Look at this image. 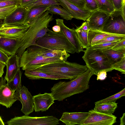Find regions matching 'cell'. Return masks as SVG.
Segmentation results:
<instances>
[{"label":"cell","instance_id":"obj_1","mask_svg":"<svg viewBox=\"0 0 125 125\" xmlns=\"http://www.w3.org/2000/svg\"><path fill=\"white\" fill-rule=\"evenodd\" d=\"M94 75L90 68L76 78L68 81H60L54 84L51 89L54 100L63 101L75 94L85 91L89 88L90 79Z\"/></svg>","mask_w":125,"mask_h":125},{"label":"cell","instance_id":"obj_2","mask_svg":"<svg viewBox=\"0 0 125 125\" xmlns=\"http://www.w3.org/2000/svg\"><path fill=\"white\" fill-rule=\"evenodd\" d=\"M47 10L30 23L26 31L20 39L19 48L16 54L20 58L26 48L36 45L38 38L45 35L47 32L50 22L53 19L52 14Z\"/></svg>","mask_w":125,"mask_h":125},{"label":"cell","instance_id":"obj_3","mask_svg":"<svg viewBox=\"0 0 125 125\" xmlns=\"http://www.w3.org/2000/svg\"><path fill=\"white\" fill-rule=\"evenodd\" d=\"M88 69L86 65H82L66 60L45 65L34 70L49 74L66 77L71 80L76 78Z\"/></svg>","mask_w":125,"mask_h":125},{"label":"cell","instance_id":"obj_4","mask_svg":"<svg viewBox=\"0 0 125 125\" xmlns=\"http://www.w3.org/2000/svg\"><path fill=\"white\" fill-rule=\"evenodd\" d=\"M36 42L37 45L48 49L65 50L72 54L76 52L74 46L61 31L56 32L49 29L46 33Z\"/></svg>","mask_w":125,"mask_h":125},{"label":"cell","instance_id":"obj_5","mask_svg":"<svg viewBox=\"0 0 125 125\" xmlns=\"http://www.w3.org/2000/svg\"><path fill=\"white\" fill-rule=\"evenodd\" d=\"M83 51L84 54L82 58L94 74L97 75L98 72L103 70L107 72L113 70L112 65L102 50L92 49L89 47Z\"/></svg>","mask_w":125,"mask_h":125},{"label":"cell","instance_id":"obj_6","mask_svg":"<svg viewBox=\"0 0 125 125\" xmlns=\"http://www.w3.org/2000/svg\"><path fill=\"white\" fill-rule=\"evenodd\" d=\"M20 59V66L23 70H34L47 64L66 61L62 58L43 56L39 54L30 46L24 51Z\"/></svg>","mask_w":125,"mask_h":125},{"label":"cell","instance_id":"obj_7","mask_svg":"<svg viewBox=\"0 0 125 125\" xmlns=\"http://www.w3.org/2000/svg\"><path fill=\"white\" fill-rule=\"evenodd\" d=\"M125 7L122 10H115L111 13L101 31L125 35Z\"/></svg>","mask_w":125,"mask_h":125},{"label":"cell","instance_id":"obj_8","mask_svg":"<svg viewBox=\"0 0 125 125\" xmlns=\"http://www.w3.org/2000/svg\"><path fill=\"white\" fill-rule=\"evenodd\" d=\"M59 121L53 116L33 117L25 115L15 116L6 123L8 125H56L59 124Z\"/></svg>","mask_w":125,"mask_h":125},{"label":"cell","instance_id":"obj_9","mask_svg":"<svg viewBox=\"0 0 125 125\" xmlns=\"http://www.w3.org/2000/svg\"><path fill=\"white\" fill-rule=\"evenodd\" d=\"M82 125H112L116 122V117L91 110Z\"/></svg>","mask_w":125,"mask_h":125},{"label":"cell","instance_id":"obj_10","mask_svg":"<svg viewBox=\"0 0 125 125\" xmlns=\"http://www.w3.org/2000/svg\"><path fill=\"white\" fill-rule=\"evenodd\" d=\"M0 80V104L7 108H10L18 100L15 92L6 83V80L2 76Z\"/></svg>","mask_w":125,"mask_h":125},{"label":"cell","instance_id":"obj_11","mask_svg":"<svg viewBox=\"0 0 125 125\" xmlns=\"http://www.w3.org/2000/svg\"><path fill=\"white\" fill-rule=\"evenodd\" d=\"M18 100L22 105L21 111L25 115H28L34 110L33 97L28 89L24 85L15 92Z\"/></svg>","mask_w":125,"mask_h":125},{"label":"cell","instance_id":"obj_12","mask_svg":"<svg viewBox=\"0 0 125 125\" xmlns=\"http://www.w3.org/2000/svg\"><path fill=\"white\" fill-rule=\"evenodd\" d=\"M110 14L98 9L91 12L86 21L90 29L101 31Z\"/></svg>","mask_w":125,"mask_h":125},{"label":"cell","instance_id":"obj_13","mask_svg":"<svg viewBox=\"0 0 125 125\" xmlns=\"http://www.w3.org/2000/svg\"><path fill=\"white\" fill-rule=\"evenodd\" d=\"M29 27L23 24H3L0 29V36L20 39Z\"/></svg>","mask_w":125,"mask_h":125},{"label":"cell","instance_id":"obj_14","mask_svg":"<svg viewBox=\"0 0 125 125\" xmlns=\"http://www.w3.org/2000/svg\"><path fill=\"white\" fill-rule=\"evenodd\" d=\"M55 21L56 25L60 27L61 31L75 47L76 52L79 53L83 51L75 29H70L67 27L62 19H57Z\"/></svg>","mask_w":125,"mask_h":125},{"label":"cell","instance_id":"obj_15","mask_svg":"<svg viewBox=\"0 0 125 125\" xmlns=\"http://www.w3.org/2000/svg\"><path fill=\"white\" fill-rule=\"evenodd\" d=\"M34 110L36 112L45 111L54 103V99L51 93H45L33 97Z\"/></svg>","mask_w":125,"mask_h":125},{"label":"cell","instance_id":"obj_16","mask_svg":"<svg viewBox=\"0 0 125 125\" xmlns=\"http://www.w3.org/2000/svg\"><path fill=\"white\" fill-rule=\"evenodd\" d=\"M61 6L72 16L73 18L86 21L92 12L87 9L81 8L66 0H58Z\"/></svg>","mask_w":125,"mask_h":125},{"label":"cell","instance_id":"obj_17","mask_svg":"<svg viewBox=\"0 0 125 125\" xmlns=\"http://www.w3.org/2000/svg\"><path fill=\"white\" fill-rule=\"evenodd\" d=\"M89 114L88 112H63L59 120L66 125H82Z\"/></svg>","mask_w":125,"mask_h":125},{"label":"cell","instance_id":"obj_18","mask_svg":"<svg viewBox=\"0 0 125 125\" xmlns=\"http://www.w3.org/2000/svg\"><path fill=\"white\" fill-rule=\"evenodd\" d=\"M30 46L40 55L47 58H62L66 61L70 56V55L65 50L48 49L37 44Z\"/></svg>","mask_w":125,"mask_h":125},{"label":"cell","instance_id":"obj_19","mask_svg":"<svg viewBox=\"0 0 125 125\" xmlns=\"http://www.w3.org/2000/svg\"><path fill=\"white\" fill-rule=\"evenodd\" d=\"M20 39L1 36L0 39V50L7 55L15 54L19 48Z\"/></svg>","mask_w":125,"mask_h":125},{"label":"cell","instance_id":"obj_20","mask_svg":"<svg viewBox=\"0 0 125 125\" xmlns=\"http://www.w3.org/2000/svg\"><path fill=\"white\" fill-rule=\"evenodd\" d=\"M19 59L20 58L16 53L9 57L6 64L7 71L4 77L7 83L12 80L18 70L20 69Z\"/></svg>","mask_w":125,"mask_h":125},{"label":"cell","instance_id":"obj_21","mask_svg":"<svg viewBox=\"0 0 125 125\" xmlns=\"http://www.w3.org/2000/svg\"><path fill=\"white\" fill-rule=\"evenodd\" d=\"M27 10L20 6L4 19V24H23L24 23Z\"/></svg>","mask_w":125,"mask_h":125},{"label":"cell","instance_id":"obj_22","mask_svg":"<svg viewBox=\"0 0 125 125\" xmlns=\"http://www.w3.org/2000/svg\"><path fill=\"white\" fill-rule=\"evenodd\" d=\"M24 74L29 79L31 80L42 79L58 80L60 79H69L66 77L49 74L35 70H25Z\"/></svg>","mask_w":125,"mask_h":125},{"label":"cell","instance_id":"obj_23","mask_svg":"<svg viewBox=\"0 0 125 125\" xmlns=\"http://www.w3.org/2000/svg\"><path fill=\"white\" fill-rule=\"evenodd\" d=\"M49 7L39 6L31 8L27 10L23 24L29 26L30 23L47 10Z\"/></svg>","mask_w":125,"mask_h":125},{"label":"cell","instance_id":"obj_24","mask_svg":"<svg viewBox=\"0 0 125 125\" xmlns=\"http://www.w3.org/2000/svg\"><path fill=\"white\" fill-rule=\"evenodd\" d=\"M90 29L86 21L80 27L75 29L79 41L83 49L88 48V33Z\"/></svg>","mask_w":125,"mask_h":125},{"label":"cell","instance_id":"obj_25","mask_svg":"<svg viewBox=\"0 0 125 125\" xmlns=\"http://www.w3.org/2000/svg\"><path fill=\"white\" fill-rule=\"evenodd\" d=\"M115 35L118 34L107 33L99 30L90 29L88 33L89 46V47H91L105 38Z\"/></svg>","mask_w":125,"mask_h":125},{"label":"cell","instance_id":"obj_26","mask_svg":"<svg viewBox=\"0 0 125 125\" xmlns=\"http://www.w3.org/2000/svg\"><path fill=\"white\" fill-rule=\"evenodd\" d=\"M95 104L94 110L106 114H112L117 107V104L115 101Z\"/></svg>","mask_w":125,"mask_h":125},{"label":"cell","instance_id":"obj_27","mask_svg":"<svg viewBox=\"0 0 125 125\" xmlns=\"http://www.w3.org/2000/svg\"><path fill=\"white\" fill-rule=\"evenodd\" d=\"M102 51L107 57L112 65L120 61L125 56V50H114L111 49Z\"/></svg>","mask_w":125,"mask_h":125},{"label":"cell","instance_id":"obj_28","mask_svg":"<svg viewBox=\"0 0 125 125\" xmlns=\"http://www.w3.org/2000/svg\"><path fill=\"white\" fill-rule=\"evenodd\" d=\"M54 5H61L58 0H34L21 6L27 10L36 7L40 6H50Z\"/></svg>","mask_w":125,"mask_h":125},{"label":"cell","instance_id":"obj_29","mask_svg":"<svg viewBox=\"0 0 125 125\" xmlns=\"http://www.w3.org/2000/svg\"><path fill=\"white\" fill-rule=\"evenodd\" d=\"M50 13L59 15L62 18L67 20H71L73 18L72 15L60 5H54L49 7L48 9Z\"/></svg>","mask_w":125,"mask_h":125},{"label":"cell","instance_id":"obj_30","mask_svg":"<svg viewBox=\"0 0 125 125\" xmlns=\"http://www.w3.org/2000/svg\"><path fill=\"white\" fill-rule=\"evenodd\" d=\"M98 7V10L109 13L115 10L112 0H95Z\"/></svg>","mask_w":125,"mask_h":125},{"label":"cell","instance_id":"obj_31","mask_svg":"<svg viewBox=\"0 0 125 125\" xmlns=\"http://www.w3.org/2000/svg\"><path fill=\"white\" fill-rule=\"evenodd\" d=\"M22 74V72L20 69L19 70L12 80L7 83L14 92L19 89L22 86L21 83Z\"/></svg>","mask_w":125,"mask_h":125},{"label":"cell","instance_id":"obj_32","mask_svg":"<svg viewBox=\"0 0 125 125\" xmlns=\"http://www.w3.org/2000/svg\"><path fill=\"white\" fill-rule=\"evenodd\" d=\"M18 6L14 5L0 7V18L5 19L13 12Z\"/></svg>","mask_w":125,"mask_h":125},{"label":"cell","instance_id":"obj_33","mask_svg":"<svg viewBox=\"0 0 125 125\" xmlns=\"http://www.w3.org/2000/svg\"><path fill=\"white\" fill-rule=\"evenodd\" d=\"M125 95V88L115 94L103 100L97 101L95 103H104L107 102L116 101Z\"/></svg>","mask_w":125,"mask_h":125},{"label":"cell","instance_id":"obj_34","mask_svg":"<svg viewBox=\"0 0 125 125\" xmlns=\"http://www.w3.org/2000/svg\"><path fill=\"white\" fill-rule=\"evenodd\" d=\"M125 39V35H115L108 36L96 42V44L104 43L111 42Z\"/></svg>","mask_w":125,"mask_h":125},{"label":"cell","instance_id":"obj_35","mask_svg":"<svg viewBox=\"0 0 125 125\" xmlns=\"http://www.w3.org/2000/svg\"><path fill=\"white\" fill-rule=\"evenodd\" d=\"M119 41L95 44L90 47L92 49H97L101 50L111 49Z\"/></svg>","mask_w":125,"mask_h":125},{"label":"cell","instance_id":"obj_36","mask_svg":"<svg viewBox=\"0 0 125 125\" xmlns=\"http://www.w3.org/2000/svg\"><path fill=\"white\" fill-rule=\"evenodd\" d=\"M112 68L120 72L122 74H125V56L118 62L112 65Z\"/></svg>","mask_w":125,"mask_h":125},{"label":"cell","instance_id":"obj_37","mask_svg":"<svg viewBox=\"0 0 125 125\" xmlns=\"http://www.w3.org/2000/svg\"><path fill=\"white\" fill-rule=\"evenodd\" d=\"M21 0H0V7L12 5L20 6Z\"/></svg>","mask_w":125,"mask_h":125},{"label":"cell","instance_id":"obj_38","mask_svg":"<svg viewBox=\"0 0 125 125\" xmlns=\"http://www.w3.org/2000/svg\"><path fill=\"white\" fill-rule=\"evenodd\" d=\"M85 8L92 12L98 9L97 4L95 0H85Z\"/></svg>","mask_w":125,"mask_h":125},{"label":"cell","instance_id":"obj_39","mask_svg":"<svg viewBox=\"0 0 125 125\" xmlns=\"http://www.w3.org/2000/svg\"><path fill=\"white\" fill-rule=\"evenodd\" d=\"M115 10H122L125 7V1L123 0H112Z\"/></svg>","mask_w":125,"mask_h":125},{"label":"cell","instance_id":"obj_40","mask_svg":"<svg viewBox=\"0 0 125 125\" xmlns=\"http://www.w3.org/2000/svg\"><path fill=\"white\" fill-rule=\"evenodd\" d=\"M66 0L79 8L86 9L85 8V0Z\"/></svg>","mask_w":125,"mask_h":125},{"label":"cell","instance_id":"obj_41","mask_svg":"<svg viewBox=\"0 0 125 125\" xmlns=\"http://www.w3.org/2000/svg\"><path fill=\"white\" fill-rule=\"evenodd\" d=\"M111 49L114 50H125V39L119 41Z\"/></svg>","mask_w":125,"mask_h":125},{"label":"cell","instance_id":"obj_42","mask_svg":"<svg viewBox=\"0 0 125 125\" xmlns=\"http://www.w3.org/2000/svg\"><path fill=\"white\" fill-rule=\"evenodd\" d=\"M107 72L105 70L101 71L98 72L97 75V80H103L107 77Z\"/></svg>","mask_w":125,"mask_h":125},{"label":"cell","instance_id":"obj_43","mask_svg":"<svg viewBox=\"0 0 125 125\" xmlns=\"http://www.w3.org/2000/svg\"><path fill=\"white\" fill-rule=\"evenodd\" d=\"M8 57V55L0 50V61L6 64Z\"/></svg>","mask_w":125,"mask_h":125},{"label":"cell","instance_id":"obj_44","mask_svg":"<svg viewBox=\"0 0 125 125\" xmlns=\"http://www.w3.org/2000/svg\"><path fill=\"white\" fill-rule=\"evenodd\" d=\"M6 64L0 61V77L1 78L4 73V69Z\"/></svg>","mask_w":125,"mask_h":125},{"label":"cell","instance_id":"obj_45","mask_svg":"<svg viewBox=\"0 0 125 125\" xmlns=\"http://www.w3.org/2000/svg\"><path fill=\"white\" fill-rule=\"evenodd\" d=\"M125 124V113L123 114L122 116L120 118V125Z\"/></svg>","mask_w":125,"mask_h":125},{"label":"cell","instance_id":"obj_46","mask_svg":"<svg viewBox=\"0 0 125 125\" xmlns=\"http://www.w3.org/2000/svg\"><path fill=\"white\" fill-rule=\"evenodd\" d=\"M52 29L53 31L56 32H59L61 31L60 27L56 25L52 27Z\"/></svg>","mask_w":125,"mask_h":125},{"label":"cell","instance_id":"obj_47","mask_svg":"<svg viewBox=\"0 0 125 125\" xmlns=\"http://www.w3.org/2000/svg\"><path fill=\"white\" fill-rule=\"evenodd\" d=\"M33 0H21V3L20 6H22Z\"/></svg>","mask_w":125,"mask_h":125},{"label":"cell","instance_id":"obj_48","mask_svg":"<svg viewBox=\"0 0 125 125\" xmlns=\"http://www.w3.org/2000/svg\"><path fill=\"white\" fill-rule=\"evenodd\" d=\"M4 19L0 18V29L4 24Z\"/></svg>","mask_w":125,"mask_h":125},{"label":"cell","instance_id":"obj_49","mask_svg":"<svg viewBox=\"0 0 125 125\" xmlns=\"http://www.w3.org/2000/svg\"><path fill=\"white\" fill-rule=\"evenodd\" d=\"M4 125V123L0 116V125Z\"/></svg>","mask_w":125,"mask_h":125},{"label":"cell","instance_id":"obj_50","mask_svg":"<svg viewBox=\"0 0 125 125\" xmlns=\"http://www.w3.org/2000/svg\"><path fill=\"white\" fill-rule=\"evenodd\" d=\"M1 37V36H0V38Z\"/></svg>","mask_w":125,"mask_h":125}]
</instances>
